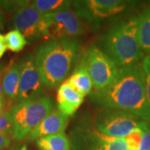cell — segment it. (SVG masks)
Segmentation results:
<instances>
[{
    "label": "cell",
    "mask_w": 150,
    "mask_h": 150,
    "mask_svg": "<svg viewBox=\"0 0 150 150\" xmlns=\"http://www.w3.org/2000/svg\"><path fill=\"white\" fill-rule=\"evenodd\" d=\"M89 96L100 107L129 112L150 122V104L142 62L120 68L110 85L100 91L92 92Z\"/></svg>",
    "instance_id": "1"
},
{
    "label": "cell",
    "mask_w": 150,
    "mask_h": 150,
    "mask_svg": "<svg viewBox=\"0 0 150 150\" xmlns=\"http://www.w3.org/2000/svg\"><path fill=\"white\" fill-rule=\"evenodd\" d=\"M80 52L79 41L74 38L49 40L37 48L34 61L43 83L62 84L76 64Z\"/></svg>",
    "instance_id": "2"
},
{
    "label": "cell",
    "mask_w": 150,
    "mask_h": 150,
    "mask_svg": "<svg viewBox=\"0 0 150 150\" xmlns=\"http://www.w3.org/2000/svg\"><path fill=\"white\" fill-rule=\"evenodd\" d=\"M103 52L118 69L141 63L144 54L139 38V17L130 18L111 27L102 38Z\"/></svg>",
    "instance_id": "3"
},
{
    "label": "cell",
    "mask_w": 150,
    "mask_h": 150,
    "mask_svg": "<svg viewBox=\"0 0 150 150\" xmlns=\"http://www.w3.org/2000/svg\"><path fill=\"white\" fill-rule=\"evenodd\" d=\"M54 109L53 99L47 96L13 105L9 108L13 123V138L16 141L26 139Z\"/></svg>",
    "instance_id": "4"
},
{
    "label": "cell",
    "mask_w": 150,
    "mask_h": 150,
    "mask_svg": "<svg viewBox=\"0 0 150 150\" xmlns=\"http://www.w3.org/2000/svg\"><path fill=\"white\" fill-rule=\"evenodd\" d=\"M78 65L89 74L94 91H100L110 85L119 69L107 54L94 45L84 51Z\"/></svg>",
    "instance_id": "5"
},
{
    "label": "cell",
    "mask_w": 150,
    "mask_h": 150,
    "mask_svg": "<svg viewBox=\"0 0 150 150\" xmlns=\"http://www.w3.org/2000/svg\"><path fill=\"white\" fill-rule=\"evenodd\" d=\"M144 122L129 112L103 108L97 112L93 124L101 134L115 139H124L134 130L141 128Z\"/></svg>",
    "instance_id": "6"
},
{
    "label": "cell",
    "mask_w": 150,
    "mask_h": 150,
    "mask_svg": "<svg viewBox=\"0 0 150 150\" xmlns=\"http://www.w3.org/2000/svg\"><path fill=\"white\" fill-rule=\"evenodd\" d=\"M72 140L81 150H129L124 139L104 135L97 130L94 124L92 126L87 122L76 126Z\"/></svg>",
    "instance_id": "7"
},
{
    "label": "cell",
    "mask_w": 150,
    "mask_h": 150,
    "mask_svg": "<svg viewBox=\"0 0 150 150\" xmlns=\"http://www.w3.org/2000/svg\"><path fill=\"white\" fill-rule=\"evenodd\" d=\"M129 3L123 0H81L73 2V6L78 18L98 25L103 21L123 13Z\"/></svg>",
    "instance_id": "8"
},
{
    "label": "cell",
    "mask_w": 150,
    "mask_h": 150,
    "mask_svg": "<svg viewBox=\"0 0 150 150\" xmlns=\"http://www.w3.org/2000/svg\"><path fill=\"white\" fill-rule=\"evenodd\" d=\"M83 28L74 11L43 14V38L50 40L73 38L83 34Z\"/></svg>",
    "instance_id": "9"
},
{
    "label": "cell",
    "mask_w": 150,
    "mask_h": 150,
    "mask_svg": "<svg viewBox=\"0 0 150 150\" xmlns=\"http://www.w3.org/2000/svg\"><path fill=\"white\" fill-rule=\"evenodd\" d=\"M20 64L21 72L18 93L14 104L31 101L43 97L45 86L42 82L33 54H28L23 56L20 61Z\"/></svg>",
    "instance_id": "10"
},
{
    "label": "cell",
    "mask_w": 150,
    "mask_h": 150,
    "mask_svg": "<svg viewBox=\"0 0 150 150\" xmlns=\"http://www.w3.org/2000/svg\"><path fill=\"white\" fill-rule=\"evenodd\" d=\"M13 23L15 29L30 41L43 38V14L28 2L14 13Z\"/></svg>",
    "instance_id": "11"
},
{
    "label": "cell",
    "mask_w": 150,
    "mask_h": 150,
    "mask_svg": "<svg viewBox=\"0 0 150 150\" xmlns=\"http://www.w3.org/2000/svg\"><path fill=\"white\" fill-rule=\"evenodd\" d=\"M68 123V116L62 113L59 110L54 109L28 134L27 139L29 141H33L49 135L64 133Z\"/></svg>",
    "instance_id": "12"
},
{
    "label": "cell",
    "mask_w": 150,
    "mask_h": 150,
    "mask_svg": "<svg viewBox=\"0 0 150 150\" xmlns=\"http://www.w3.org/2000/svg\"><path fill=\"white\" fill-rule=\"evenodd\" d=\"M84 96L78 92L68 81L59 86L57 93V103L60 112L66 116H72L83 102Z\"/></svg>",
    "instance_id": "13"
},
{
    "label": "cell",
    "mask_w": 150,
    "mask_h": 150,
    "mask_svg": "<svg viewBox=\"0 0 150 150\" xmlns=\"http://www.w3.org/2000/svg\"><path fill=\"white\" fill-rule=\"evenodd\" d=\"M20 61L13 59L6 67L3 77V90L8 105H14L16 102L20 79ZM11 108V106H10Z\"/></svg>",
    "instance_id": "14"
},
{
    "label": "cell",
    "mask_w": 150,
    "mask_h": 150,
    "mask_svg": "<svg viewBox=\"0 0 150 150\" xmlns=\"http://www.w3.org/2000/svg\"><path fill=\"white\" fill-rule=\"evenodd\" d=\"M67 81L83 96L92 93V88L93 85L91 78L88 72L81 66L77 65L73 74L70 75Z\"/></svg>",
    "instance_id": "15"
},
{
    "label": "cell",
    "mask_w": 150,
    "mask_h": 150,
    "mask_svg": "<svg viewBox=\"0 0 150 150\" xmlns=\"http://www.w3.org/2000/svg\"><path fill=\"white\" fill-rule=\"evenodd\" d=\"M39 150H70V141L64 133L49 135L36 140Z\"/></svg>",
    "instance_id": "16"
},
{
    "label": "cell",
    "mask_w": 150,
    "mask_h": 150,
    "mask_svg": "<svg viewBox=\"0 0 150 150\" xmlns=\"http://www.w3.org/2000/svg\"><path fill=\"white\" fill-rule=\"evenodd\" d=\"M138 17L139 43L145 56L150 54V7Z\"/></svg>",
    "instance_id": "17"
},
{
    "label": "cell",
    "mask_w": 150,
    "mask_h": 150,
    "mask_svg": "<svg viewBox=\"0 0 150 150\" xmlns=\"http://www.w3.org/2000/svg\"><path fill=\"white\" fill-rule=\"evenodd\" d=\"M32 5L43 14L53 13L70 9L73 4L72 1L68 0H35L33 1Z\"/></svg>",
    "instance_id": "18"
},
{
    "label": "cell",
    "mask_w": 150,
    "mask_h": 150,
    "mask_svg": "<svg viewBox=\"0 0 150 150\" xmlns=\"http://www.w3.org/2000/svg\"><path fill=\"white\" fill-rule=\"evenodd\" d=\"M5 42L7 48L13 53H18L22 51L27 44V39L23 34L16 29L8 32L5 36Z\"/></svg>",
    "instance_id": "19"
},
{
    "label": "cell",
    "mask_w": 150,
    "mask_h": 150,
    "mask_svg": "<svg viewBox=\"0 0 150 150\" xmlns=\"http://www.w3.org/2000/svg\"><path fill=\"white\" fill-rule=\"evenodd\" d=\"M142 139H143L142 126L139 129L134 130L126 138H124L129 150H139Z\"/></svg>",
    "instance_id": "20"
},
{
    "label": "cell",
    "mask_w": 150,
    "mask_h": 150,
    "mask_svg": "<svg viewBox=\"0 0 150 150\" xmlns=\"http://www.w3.org/2000/svg\"><path fill=\"white\" fill-rule=\"evenodd\" d=\"M0 132L5 133L13 137V123L9 109L0 112Z\"/></svg>",
    "instance_id": "21"
},
{
    "label": "cell",
    "mask_w": 150,
    "mask_h": 150,
    "mask_svg": "<svg viewBox=\"0 0 150 150\" xmlns=\"http://www.w3.org/2000/svg\"><path fill=\"white\" fill-rule=\"evenodd\" d=\"M142 67H143L144 74L147 97H148V100L150 104V54L144 56V59L142 60Z\"/></svg>",
    "instance_id": "22"
},
{
    "label": "cell",
    "mask_w": 150,
    "mask_h": 150,
    "mask_svg": "<svg viewBox=\"0 0 150 150\" xmlns=\"http://www.w3.org/2000/svg\"><path fill=\"white\" fill-rule=\"evenodd\" d=\"M142 130H143V139H142L139 150H150V129L149 126V122L145 121L143 123Z\"/></svg>",
    "instance_id": "23"
},
{
    "label": "cell",
    "mask_w": 150,
    "mask_h": 150,
    "mask_svg": "<svg viewBox=\"0 0 150 150\" xmlns=\"http://www.w3.org/2000/svg\"><path fill=\"white\" fill-rule=\"evenodd\" d=\"M11 144V136L0 132V150L7 149Z\"/></svg>",
    "instance_id": "24"
},
{
    "label": "cell",
    "mask_w": 150,
    "mask_h": 150,
    "mask_svg": "<svg viewBox=\"0 0 150 150\" xmlns=\"http://www.w3.org/2000/svg\"><path fill=\"white\" fill-rule=\"evenodd\" d=\"M6 67L7 65L5 63L0 64V98H5L4 94V90H3V77H4Z\"/></svg>",
    "instance_id": "25"
},
{
    "label": "cell",
    "mask_w": 150,
    "mask_h": 150,
    "mask_svg": "<svg viewBox=\"0 0 150 150\" xmlns=\"http://www.w3.org/2000/svg\"><path fill=\"white\" fill-rule=\"evenodd\" d=\"M6 49H7V45H6L5 38L0 33V59H2L4 54H5Z\"/></svg>",
    "instance_id": "26"
},
{
    "label": "cell",
    "mask_w": 150,
    "mask_h": 150,
    "mask_svg": "<svg viewBox=\"0 0 150 150\" xmlns=\"http://www.w3.org/2000/svg\"><path fill=\"white\" fill-rule=\"evenodd\" d=\"M8 103L6 101L5 98H0V112H3V111H6V110H8L7 108L8 107Z\"/></svg>",
    "instance_id": "27"
},
{
    "label": "cell",
    "mask_w": 150,
    "mask_h": 150,
    "mask_svg": "<svg viewBox=\"0 0 150 150\" xmlns=\"http://www.w3.org/2000/svg\"><path fill=\"white\" fill-rule=\"evenodd\" d=\"M0 7H1V1H0ZM4 23V15L2 10L0 9V31H1V29L3 28Z\"/></svg>",
    "instance_id": "28"
},
{
    "label": "cell",
    "mask_w": 150,
    "mask_h": 150,
    "mask_svg": "<svg viewBox=\"0 0 150 150\" xmlns=\"http://www.w3.org/2000/svg\"><path fill=\"white\" fill-rule=\"evenodd\" d=\"M9 150H28L26 145H22V146H13Z\"/></svg>",
    "instance_id": "29"
},
{
    "label": "cell",
    "mask_w": 150,
    "mask_h": 150,
    "mask_svg": "<svg viewBox=\"0 0 150 150\" xmlns=\"http://www.w3.org/2000/svg\"><path fill=\"white\" fill-rule=\"evenodd\" d=\"M149 129H150V122H149Z\"/></svg>",
    "instance_id": "30"
}]
</instances>
